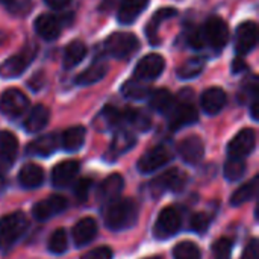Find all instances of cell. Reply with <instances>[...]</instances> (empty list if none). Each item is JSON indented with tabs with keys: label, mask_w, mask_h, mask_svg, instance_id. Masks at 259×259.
<instances>
[{
	"label": "cell",
	"mask_w": 259,
	"mask_h": 259,
	"mask_svg": "<svg viewBox=\"0 0 259 259\" xmlns=\"http://www.w3.org/2000/svg\"><path fill=\"white\" fill-rule=\"evenodd\" d=\"M138 206L132 199H117L105 211V225L111 231H124L135 225Z\"/></svg>",
	"instance_id": "obj_1"
},
{
	"label": "cell",
	"mask_w": 259,
	"mask_h": 259,
	"mask_svg": "<svg viewBox=\"0 0 259 259\" xmlns=\"http://www.w3.org/2000/svg\"><path fill=\"white\" fill-rule=\"evenodd\" d=\"M29 223L23 212H12L0 219V247L8 249L26 232Z\"/></svg>",
	"instance_id": "obj_2"
},
{
	"label": "cell",
	"mask_w": 259,
	"mask_h": 259,
	"mask_svg": "<svg viewBox=\"0 0 259 259\" xmlns=\"http://www.w3.org/2000/svg\"><path fill=\"white\" fill-rule=\"evenodd\" d=\"M140 47V41L134 33L115 32L109 35L103 44V50L115 59L131 58Z\"/></svg>",
	"instance_id": "obj_3"
},
{
	"label": "cell",
	"mask_w": 259,
	"mask_h": 259,
	"mask_svg": "<svg viewBox=\"0 0 259 259\" xmlns=\"http://www.w3.org/2000/svg\"><path fill=\"white\" fill-rule=\"evenodd\" d=\"M182 226V212L176 206H167L162 209L155 223L156 238H170Z\"/></svg>",
	"instance_id": "obj_4"
},
{
	"label": "cell",
	"mask_w": 259,
	"mask_h": 259,
	"mask_svg": "<svg viewBox=\"0 0 259 259\" xmlns=\"http://www.w3.org/2000/svg\"><path fill=\"white\" fill-rule=\"evenodd\" d=\"M29 108V99L26 94L17 88H9L2 94L0 99V112L9 118L20 117Z\"/></svg>",
	"instance_id": "obj_5"
},
{
	"label": "cell",
	"mask_w": 259,
	"mask_h": 259,
	"mask_svg": "<svg viewBox=\"0 0 259 259\" xmlns=\"http://www.w3.org/2000/svg\"><path fill=\"white\" fill-rule=\"evenodd\" d=\"M35 47H26L24 50H21L20 53L11 56L8 61H5L0 65V77H6V79H12L20 76L32 62V59L35 58Z\"/></svg>",
	"instance_id": "obj_6"
},
{
	"label": "cell",
	"mask_w": 259,
	"mask_h": 259,
	"mask_svg": "<svg viewBox=\"0 0 259 259\" xmlns=\"http://www.w3.org/2000/svg\"><path fill=\"white\" fill-rule=\"evenodd\" d=\"M185 185V176L181 170L171 168L164 175L158 176L150 184V191L155 197L167 193V191H181Z\"/></svg>",
	"instance_id": "obj_7"
},
{
	"label": "cell",
	"mask_w": 259,
	"mask_h": 259,
	"mask_svg": "<svg viewBox=\"0 0 259 259\" xmlns=\"http://www.w3.org/2000/svg\"><path fill=\"white\" fill-rule=\"evenodd\" d=\"M171 159V153L167 147L164 146H158L150 149L149 152H146L140 161H138V170L143 175H150L156 170H159L161 167H164L168 161Z\"/></svg>",
	"instance_id": "obj_8"
},
{
	"label": "cell",
	"mask_w": 259,
	"mask_h": 259,
	"mask_svg": "<svg viewBox=\"0 0 259 259\" xmlns=\"http://www.w3.org/2000/svg\"><path fill=\"white\" fill-rule=\"evenodd\" d=\"M203 36L214 49H223L229 41V27L220 17H211L205 24Z\"/></svg>",
	"instance_id": "obj_9"
},
{
	"label": "cell",
	"mask_w": 259,
	"mask_h": 259,
	"mask_svg": "<svg viewBox=\"0 0 259 259\" xmlns=\"http://www.w3.org/2000/svg\"><path fill=\"white\" fill-rule=\"evenodd\" d=\"M256 144V134L253 129L240 131L228 144V153L231 158H244L252 153Z\"/></svg>",
	"instance_id": "obj_10"
},
{
	"label": "cell",
	"mask_w": 259,
	"mask_h": 259,
	"mask_svg": "<svg viewBox=\"0 0 259 259\" xmlns=\"http://www.w3.org/2000/svg\"><path fill=\"white\" fill-rule=\"evenodd\" d=\"M165 68V59L158 53H150L144 56L135 67V76L140 80H153Z\"/></svg>",
	"instance_id": "obj_11"
},
{
	"label": "cell",
	"mask_w": 259,
	"mask_h": 259,
	"mask_svg": "<svg viewBox=\"0 0 259 259\" xmlns=\"http://www.w3.org/2000/svg\"><path fill=\"white\" fill-rule=\"evenodd\" d=\"M197 120H199L197 109L191 103H187V102H182L178 105L175 103V106L168 112V123L173 131H178L184 126H190L196 123Z\"/></svg>",
	"instance_id": "obj_12"
},
{
	"label": "cell",
	"mask_w": 259,
	"mask_h": 259,
	"mask_svg": "<svg viewBox=\"0 0 259 259\" xmlns=\"http://www.w3.org/2000/svg\"><path fill=\"white\" fill-rule=\"evenodd\" d=\"M258 41V26L253 21H244L238 26L235 35V49L240 55H246L253 50Z\"/></svg>",
	"instance_id": "obj_13"
},
{
	"label": "cell",
	"mask_w": 259,
	"mask_h": 259,
	"mask_svg": "<svg viewBox=\"0 0 259 259\" xmlns=\"http://www.w3.org/2000/svg\"><path fill=\"white\" fill-rule=\"evenodd\" d=\"M68 206V202L65 197L62 196H50L41 202H38L32 212H33V217L39 222H44V220H49L52 219L53 215H58L59 212H62L65 208Z\"/></svg>",
	"instance_id": "obj_14"
},
{
	"label": "cell",
	"mask_w": 259,
	"mask_h": 259,
	"mask_svg": "<svg viewBox=\"0 0 259 259\" xmlns=\"http://www.w3.org/2000/svg\"><path fill=\"white\" fill-rule=\"evenodd\" d=\"M123 187H124V179L114 173V175H109L100 185H99V190H97V197L102 203H111L114 200H117V197L120 196V193L123 191Z\"/></svg>",
	"instance_id": "obj_15"
},
{
	"label": "cell",
	"mask_w": 259,
	"mask_h": 259,
	"mask_svg": "<svg viewBox=\"0 0 259 259\" xmlns=\"http://www.w3.org/2000/svg\"><path fill=\"white\" fill-rule=\"evenodd\" d=\"M79 162L68 159V161H62L59 162L53 170H52V184L58 188H62L65 185H68L79 173Z\"/></svg>",
	"instance_id": "obj_16"
},
{
	"label": "cell",
	"mask_w": 259,
	"mask_h": 259,
	"mask_svg": "<svg viewBox=\"0 0 259 259\" xmlns=\"http://www.w3.org/2000/svg\"><path fill=\"white\" fill-rule=\"evenodd\" d=\"M179 153H181L182 159L187 161L188 164H197L199 161H202V158L205 155V146H203L202 138L191 135V137L182 140L179 144Z\"/></svg>",
	"instance_id": "obj_17"
},
{
	"label": "cell",
	"mask_w": 259,
	"mask_h": 259,
	"mask_svg": "<svg viewBox=\"0 0 259 259\" xmlns=\"http://www.w3.org/2000/svg\"><path fill=\"white\" fill-rule=\"evenodd\" d=\"M226 100H228L226 93H225L222 88L214 87V88H208V90L202 94V97H200V105H202V109H203L206 114L215 115V114H219V112L225 108Z\"/></svg>",
	"instance_id": "obj_18"
},
{
	"label": "cell",
	"mask_w": 259,
	"mask_h": 259,
	"mask_svg": "<svg viewBox=\"0 0 259 259\" xmlns=\"http://www.w3.org/2000/svg\"><path fill=\"white\" fill-rule=\"evenodd\" d=\"M35 32L46 41H53L61 35V23L52 14L39 15L33 23Z\"/></svg>",
	"instance_id": "obj_19"
},
{
	"label": "cell",
	"mask_w": 259,
	"mask_h": 259,
	"mask_svg": "<svg viewBox=\"0 0 259 259\" xmlns=\"http://www.w3.org/2000/svg\"><path fill=\"white\" fill-rule=\"evenodd\" d=\"M97 235V223L94 219L85 217L79 220L73 228V241L77 247H83L91 243Z\"/></svg>",
	"instance_id": "obj_20"
},
{
	"label": "cell",
	"mask_w": 259,
	"mask_h": 259,
	"mask_svg": "<svg viewBox=\"0 0 259 259\" xmlns=\"http://www.w3.org/2000/svg\"><path fill=\"white\" fill-rule=\"evenodd\" d=\"M59 144H61V140L58 135L47 134V135H42V137L33 140L27 146V153H30L33 156H50L58 150Z\"/></svg>",
	"instance_id": "obj_21"
},
{
	"label": "cell",
	"mask_w": 259,
	"mask_h": 259,
	"mask_svg": "<svg viewBox=\"0 0 259 259\" xmlns=\"http://www.w3.org/2000/svg\"><path fill=\"white\" fill-rule=\"evenodd\" d=\"M150 0H121L118 8V21L121 24H132L147 8Z\"/></svg>",
	"instance_id": "obj_22"
},
{
	"label": "cell",
	"mask_w": 259,
	"mask_h": 259,
	"mask_svg": "<svg viewBox=\"0 0 259 259\" xmlns=\"http://www.w3.org/2000/svg\"><path fill=\"white\" fill-rule=\"evenodd\" d=\"M49 120H50V111L42 105H36L35 108L30 109L29 115L26 117L24 129L30 134L39 132L47 126Z\"/></svg>",
	"instance_id": "obj_23"
},
{
	"label": "cell",
	"mask_w": 259,
	"mask_h": 259,
	"mask_svg": "<svg viewBox=\"0 0 259 259\" xmlns=\"http://www.w3.org/2000/svg\"><path fill=\"white\" fill-rule=\"evenodd\" d=\"M18 181L23 188H38L44 182V170L36 164H26L20 170Z\"/></svg>",
	"instance_id": "obj_24"
},
{
	"label": "cell",
	"mask_w": 259,
	"mask_h": 259,
	"mask_svg": "<svg viewBox=\"0 0 259 259\" xmlns=\"http://www.w3.org/2000/svg\"><path fill=\"white\" fill-rule=\"evenodd\" d=\"M176 14H178V11L175 8H161L153 14L149 24L146 26V33H147V38L152 44H158V41H159L158 39V29H159L161 23L171 18V17H176Z\"/></svg>",
	"instance_id": "obj_25"
},
{
	"label": "cell",
	"mask_w": 259,
	"mask_h": 259,
	"mask_svg": "<svg viewBox=\"0 0 259 259\" xmlns=\"http://www.w3.org/2000/svg\"><path fill=\"white\" fill-rule=\"evenodd\" d=\"M85 135L87 131L82 126H73L70 129H67L62 135H61V146L67 150V152H76L79 150L83 143H85Z\"/></svg>",
	"instance_id": "obj_26"
},
{
	"label": "cell",
	"mask_w": 259,
	"mask_h": 259,
	"mask_svg": "<svg viewBox=\"0 0 259 259\" xmlns=\"http://www.w3.org/2000/svg\"><path fill=\"white\" fill-rule=\"evenodd\" d=\"M123 121V112L118 111L114 106H106L103 111L96 117L94 120V127L97 131H109L114 126L120 124Z\"/></svg>",
	"instance_id": "obj_27"
},
{
	"label": "cell",
	"mask_w": 259,
	"mask_h": 259,
	"mask_svg": "<svg viewBox=\"0 0 259 259\" xmlns=\"http://www.w3.org/2000/svg\"><path fill=\"white\" fill-rule=\"evenodd\" d=\"M87 55V47L82 41H73L65 47L64 56H62V64L64 68L70 70L73 67H76Z\"/></svg>",
	"instance_id": "obj_28"
},
{
	"label": "cell",
	"mask_w": 259,
	"mask_h": 259,
	"mask_svg": "<svg viewBox=\"0 0 259 259\" xmlns=\"http://www.w3.org/2000/svg\"><path fill=\"white\" fill-rule=\"evenodd\" d=\"M108 71V65L105 62H94L93 65H90L87 70H83L77 77H76V83L77 85H93L99 80H102L105 77Z\"/></svg>",
	"instance_id": "obj_29"
},
{
	"label": "cell",
	"mask_w": 259,
	"mask_h": 259,
	"mask_svg": "<svg viewBox=\"0 0 259 259\" xmlns=\"http://www.w3.org/2000/svg\"><path fill=\"white\" fill-rule=\"evenodd\" d=\"M135 143H137V138H135L134 134H131L129 131H120V132L115 134L109 150H111L112 156L117 158V156L129 152L135 146Z\"/></svg>",
	"instance_id": "obj_30"
},
{
	"label": "cell",
	"mask_w": 259,
	"mask_h": 259,
	"mask_svg": "<svg viewBox=\"0 0 259 259\" xmlns=\"http://www.w3.org/2000/svg\"><path fill=\"white\" fill-rule=\"evenodd\" d=\"M17 149H18V141L15 135L8 131H2L0 132V159L5 162H11L17 155Z\"/></svg>",
	"instance_id": "obj_31"
},
{
	"label": "cell",
	"mask_w": 259,
	"mask_h": 259,
	"mask_svg": "<svg viewBox=\"0 0 259 259\" xmlns=\"http://www.w3.org/2000/svg\"><path fill=\"white\" fill-rule=\"evenodd\" d=\"M149 96H150V106L158 112L168 114L175 106V99L168 90H156Z\"/></svg>",
	"instance_id": "obj_32"
},
{
	"label": "cell",
	"mask_w": 259,
	"mask_h": 259,
	"mask_svg": "<svg viewBox=\"0 0 259 259\" xmlns=\"http://www.w3.org/2000/svg\"><path fill=\"white\" fill-rule=\"evenodd\" d=\"M256 191H258V178H253L250 182L241 185L231 197V205L232 206H240L249 200H252L255 196H256Z\"/></svg>",
	"instance_id": "obj_33"
},
{
	"label": "cell",
	"mask_w": 259,
	"mask_h": 259,
	"mask_svg": "<svg viewBox=\"0 0 259 259\" xmlns=\"http://www.w3.org/2000/svg\"><path fill=\"white\" fill-rule=\"evenodd\" d=\"M121 93L127 97V99H134V100H141L146 99L150 94L149 87L140 80V79H132L124 82V85L121 87Z\"/></svg>",
	"instance_id": "obj_34"
},
{
	"label": "cell",
	"mask_w": 259,
	"mask_h": 259,
	"mask_svg": "<svg viewBox=\"0 0 259 259\" xmlns=\"http://www.w3.org/2000/svg\"><path fill=\"white\" fill-rule=\"evenodd\" d=\"M203 68H205V61L202 58H190L178 68V76L181 79H193L199 76L203 71Z\"/></svg>",
	"instance_id": "obj_35"
},
{
	"label": "cell",
	"mask_w": 259,
	"mask_h": 259,
	"mask_svg": "<svg viewBox=\"0 0 259 259\" xmlns=\"http://www.w3.org/2000/svg\"><path fill=\"white\" fill-rule=\"evenodd\" d=\"M67 246H68L67 232L64 229H56L49 238V250L55 255H62L67 252Z\"/></svg>",
	"instance_id": "obj_36"
},
{
	"label": "cell",
	"mask_w": 259,
	"mask_h": 259,
	"mask_svg": "<svg viewBox=\"0 0 259 259\" xmlns=\"http://www.w3.org/2000/svg\"><path fill=\"white\" fill-rule=\"evenodd\" d=\"M175 259H202V253L199 247L191 241L179 243L173 250Z\"/></svg>",
	"instance_id": "obj_37"
},
{
	"label": "cell",
	"mask_w": 259,
	"mask_h": 259,
	"mask_svg": "<svg viewBox=\"0 0 259 259\" xmlns=\"http://www.w3.org/2000/svg\"><path fill=\"white\" fill-rule=\"evenodd\" d=\"M123 120H126L132 126L138 127L140 131H146L150 126V117L146 112H143V111L129 109V111L123 112Z\"/></svg>",
	"instance_id": "obj_38"
},
{
	"label": "cell",
	"mask_w": 259,
	"mask_h": 259,
	"mask_svg": "<svg viewBox=\"0 0 259 259\" xmlns=\"http://www.w3.org/2000/svg\"><path fill=\"white\" fill-rule=\"evenodd\" d=\"M246 164L240 158H231L225 165V176L228 181H238L244 176Z\"/></svg>",
	"instance_id": "obj_39"
},
{
	"label": "cell",
	"mask_w": 259,
	"mask_h": 259,
	"mask_svg": "<svg viewBox=\"0 0 259 259\" xmlns=\"http://www.w3.org/2000/svg\"><path fill=\"white\" fill-rule=\"evenodd\" d=\"M0 5L12 15H26L32 6V0H0Z\"/></svg>",
	"instance_id": "obj_40"
},
{
	"label": "cell",
	"mask_w": 259,
	"mask_h": 259,
	"mask_svg": "<svg viewBox=\"0 0 259 259\" xmlns=\"http://www.w3.org/2000/svg\"><path fill=\"white\" fill-rule=\"evenodd\" d=\"M212 250H214V258L215 259H231L232 241L229 238H220L219 241H215Z\"/></svg>",
	"instance_id": "obj_41"
},
{
	"label": "cell",
	"mask_w": 259,
	"mask_h": 259,
	"mask_svg": "<svg viewBox=\"0 0 259 259\" xmlns=\"http://www.w3.org/2000/svg\"><path fill=\"white\" fill-rule=\"evenodd\" d=\"M209 223H211L209 217H208L206 214H203V212H199V214L193 215V219H191V222H190V226H191V229H193L194 232H197V234H205V232L208 231V228H209Z\"/></svg>",
	"instance_id": "obj_42"
},
{
	"label": "cell",
	"mask_w": 259,
	"mask_h": 259,
	"mask_svg": "<svg viewBox=\"0 0 259 259\" xmlns=\"http://www.w3.org/2000/svg\"><path fill=\"white\" fill-rule=\"evenodd\" d=\"M91 187H93V181L91 179H80V181H77V184L74 185V196L79 200L83 202L88 197Z\"/></svg>",
	"instance_id": "obj_43"
},
{
	"label": "cell",
	"mask_w": 259,
	"mask_h": 259,
	"mask_svg": "<svg viewBox=\"0 0 259 259\" xmlns=\"http://www.w3.org/2000/svg\"><path fill=\"white\" fill-rule=\"evenodd\" d=\"M80 259H112V250L106 246H102V247L90 250Z\"/></svg>",
	"instance_id": "obj_44"
},
{
	"label": "cell",
	"mask_w": 259,
	"mask_h": 259,
	"mask_svg": "<svg viewBox=\"0 0 259 259\" xmlns=\"http://www.w3.org/2000/svg\"><path fill=\"white\" fill-rule=\"evenodd\" d=\"M241 259H259V244L256 238H252L247 243V246L241 255Z\"/></svg>",
	"instance_id": "obj_45"
},
{
	"label": "cell",
	"mask_w": 259,
	"mask_h": 259,
	"mask_svg": "<svg viewBox=\"0 0 259 259\" xmlns=\"http://www.w3.org/2000/svg\"><path fill=\"white\" fill-rule=\"evenodd\" d=\"M188 42L194 47V49H203L205 46V36L203 32L200 30H193L188 36Z\"/></svg>",
	"instance_id": "obj_46"
},
{
	"label": "cell",
	"mask_w": 259,
	"mask_h": 259,
	"mask_svg": "<svg viewBox=\"0 0 259 259\" xmlns=\"http://www.w3.org/2000/svg\"><path fill=\"white\" fill-rule=\"evenodd\" d=\"M46 3L52 9H64L65 6H68L71 3V0H46Z\"/></svg>",
	"instance_id": "obj_47"
},
{
	"label": "cell",
	"mask_w": 259,
	"mask_h": 259,
	"mask_svg": "<svg viewBox=\"0 0 259 259\" xmlns=\"http://www.w3.org/2000/svg\"><path fill=\"white\" fill-rule=\"evenodd\" d=\"M243 68H246V64H243L241 59L237 58V59L234 61V73H240V70H243Z\"/></svg>",
	"instance_id": "obj_48"
},
{
	"label": "cell",
	"mask_w": 259,
	"mask_h": 259,
	"mask_svg": "<svg viewBox=\"0 0 259 259\" xmlns=\"http://www.w3.org/2000/svg\"><path fill=\"white\" fill-rule=\"evenodd\" d=\"M250 112H252V117H253V120H258V100H256V99L252 102Z\"/></svg>",
	"instance_id": "obj_49"
},
{
	"label": "cell",
	"mask_w": 259,
	"mask_h": 259,
	"mask_svg": "<svg viewBox=\"0 0 259 259\" xmlns=\"http://www.w3.org/2000/svg\"><path fill=\"white\" fill-rule=\"evenodd\" d=\"M3 39H5V33H3V32H0V44L3 42Z\"/></svg>",
	"instance_id": "obj_50"
},
{
	"label": "cell",
	"mask_w": 259,
	"mask_h": 259,
	"mask_svg": "<svg viewBox=\"0 0 259 259\" xmlns=\"http://www.w3.org/2000/svg\"><path fill=\"white\" fill-rule=\"evenodd\" d=\"M146 259H158V258H146Z\"/></svg>",
	"instance_id": "obj_51"
}]
</instances>
